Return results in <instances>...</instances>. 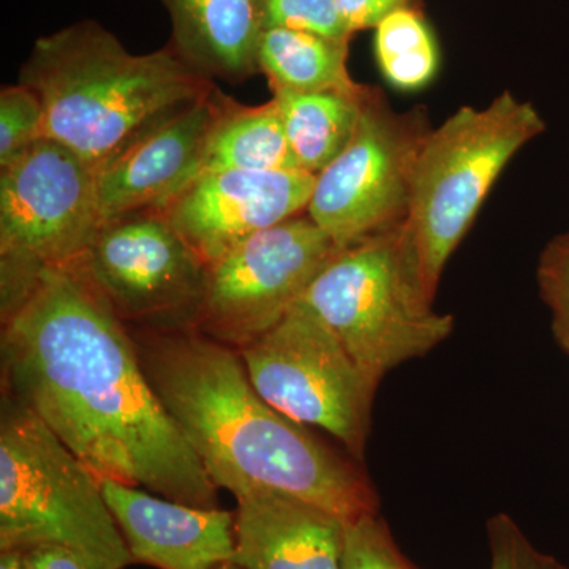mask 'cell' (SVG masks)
Segmentation results:
<instances>
[{
  "label": "cell",
  "mask_w": 569,
  "mask_h": 569,
  "mask_svg": "<svg viewBox=\"0 0 569 569\" xmlns=\"http://www.w3.org/2000/svg\"><path fill=\"white\" fill-rule=\"evenodd\" d=\"M247 377L266 402L302 426L320 427L365 459L378 385L306 301L241 348Z\"/></svg>",
  "instance_id": "cell-7"
},
{
  "label": "cell",
  "mask_w": 569,
  "mask_h": 569,
  "mask_svg": "<svg viewBox=\"0 0 569 569\" xmlns=\"http://www.w3.org/2000/svg\"><path fill=\"white\" fill-rule=\"evenodd\" d=\"M257 7L263 31L291 29L346 41L353 36L336 0H257Z\"/></svg>",
  "instance_id": "cell-22"
},
{
  "label": "cell",
  "mask_w": 569,
  "mask_h": 569,
  "mask_svg": "<svg viewBox=\"0 0 569 569\" xmlns=\"http://www.w3.org/2000/svg\"><path fill=\"white\" fill-rule=\"evenodd\" d=\"M343 569H418L397 548L387 522L378 515L347 523Z\"/></svg>",
  "instance_id": "cell-23"
},
{
  "label": "cell",
  "mask_w": 569,
  "mask_h": 569,
  "mask_svg": "<svg viewBox=\"0 0 569 569\" xmlns=\"http://www.w3.org/2000/svg\"><path fill=\"white\" fill-rule=\"evenodd\" d=\"M58 546L92 569L133 563L100 479L20 400L0 407V550Z\"/></svg>",
  "instance_id": "cell-4"
},
{
  "label": "cell",
  "mask_w": 569,
  "mask_h": 569,
  "mask_svg": "<svg viewBox=\"0 0 569 569\" xmlns=\"http://www.w3.org/2000/svg\"><path fill=\"white\" fill-rule=\"evenodd\" d=\"M47 138L40 97L28 86H3L0 91V170Z\"/></svg>",
  "instance_id": "cell-21"
},
{
  "label": "cell",
  "mask_w": 569,
  "mask_h": 569,
  "mask_svg": "<svg viewBox=\"0 0 569 569\" xmlns=\"http://www.w3.org/2000/svg\"><path fill=\"white\" fill-rule=\"evenodd\" d=\"M129 331L153 392L217 489L234 498L274 490L346 522L378 515L361 468L266 402L238 350L194 329Z\"/></svg>",
  "instance_id": "cell-2"
},
{
  "label": "cell",
  "mask_w": 569,
  "mask_h": 569,
  "mask_svg": "<svg viewBox=\"0 0 569 569\" xmlns=\"http://www.w3.org/2000/svg\"><path fill=\"white\" fill-rule=\"evenodd\" d=\"M100 228L93 167L61 142L0 170V263L74 271Z\"/></svg>",
  "instance_id": "cell-11"
},
{
  "label": "cell",
  "mask_w": 569,
  "mask_h": 569,
  "mask_svg": "<svg viewBox=\"0 0 569 569\" xmlns=\"http://www.w3.org/2000/svg\"><path fill=\"white\" fill-rule=\"evenodd\" d=\"M376 52L381 73L397 89L415 91L436 77V39L417 10L403 7L378 24Z\"/></svg>",
  "instance_id": "cell-20"
},
{
  "label": "cell",
  "mask_w": 569,
  "mask_h": 569,
  "mask_svg": "<svg viewBox=\"0 0 569 569\" xmlns=\"http://www.w3.org/2000/svg\"><path fill=\"white\" fill-rule=\"evenodd\" d=\"M223 99L216 88L160 116L93 167L102 224L127 213L163 208L189 186Z\"/></svg>",
  "instance_id": "cell-13"
},
{
  "label": "cell",
  "mask_w": 569,
  "mask_h": 569,
  "mask_svg": "<svg viewBox=\"0 0 569 569\" xmlns=\"http://www.w3.org/2000/svg\"><path fill=\"white\" fill-rule=\"evenodd\" d=\"M100 485L133 563L219 569L233 561L234 512L190 507L111 479Z\"/></svg>",
  "instance_id": "cell-14"
},
{
  "label": "cell",
  "mask_w": 569,
  "mask_h": 569,
  "mask_svg": "<svg viewBox=\"0 0 569 569\" xmlns=\"http://www.w3.org/2000/svg\"><path fill=\"white\" fill-rule=\"evenodd\" d=\"M372 91L370 88L359 93L271 89L291 151L302 170L318 176L346 151Z\"/></svg>",
  "instance_id": "cell-18"
},
{
  "label": "cell",
  "mask_w": 569,
  "mask_h": 569,
  "mask_svg": "<svg viewBox=\"0 0 569 569\" xmlns=\"http://www.w3.org/2000/svg\"><path fill=\"white\" fill-rule=\"evenodd\" d=\"M31 560L33 569H92L69 549L58 546L31 549Z\"/></svg>",
  "instance_id": "cell-27"
},
{
  "label": "cell",
  "mask_w": 569,
  "mask_h": 569,
  "mask_svg": "<svg viewBox=\"0 0 569 569\" xmlns=\"http://www.w3.org/2000/svg\"><path fill=\"white\" fill-rule=\"evenodd\" d=\"M0 569H33L31 550H0Z\"/></svg>",
  "instance_id": "cell-28"
},
{
  "label": "cell",
  "mask_w": 569,
  "mask_h": 569,
  "mask_svg": "<svg viewBox=\"0 0 569 569\" xmlns=\"http://www.w3.org/2000/svg\"><path fill=\"white\" fill-rule=\"evenodd\" d=\"M302 301L377 383L455 331V317L433 309L406 222L340 249Z\"/></svg>",
  "instance_id": "cell-5"
},
{
  "label": "cell",
  "mask_w": 569,
  "mask_h": 569,
  "mask_svg": "<svg viewBox=\"0 0 569 569\" xmlns=\"http://www.w3.org/2000/svg\"><path fill=\"white\" fill-rule=\"evenodd\" d=\"M545 129L537 108L507 91L481 110L459 108L427 133L415 164L406 227L433 299L449 258L498 176Z\"/></svg>",
  "instance_id": "cell-6"
},
{
  "label": "cell",
  "mask_w": 569,
  "mask_h": 569,
  "mask_svg": "<svg viewBox=\"0 0 569 569\" xmlns=\"http://www.w3.org/2000/svg\"><path fill=\"white\" fill-rule=\"evenodd\" d=\"M228 170L305 171L291 151L274 99L244 107L224 96L193 179Z\"/></svg>",
  "instance_id": "cell-17"
},
{
  "label": "cell",
  "mask_w": 569,
  "mask_h": 569,
  "mask_svg": "<svg viewBox=\"0 0 569 569\" xmlns=\"http://www.w3.org/2000/svg\"><path fill=\"white\" fill-rule=\"evenodd\" d=\"M316 181L307 171H217L193 179L157 211L209 266L306 212Z\"/></svg>",
  "instance_id": "cell-12"
},
{
  "label": "cell",
  "mask_w": 569,
  "mask_h": 569,
  "mask_svg": "<svg viewBox=\"0 0 569 569\" xmlns=\"http://www.w3.org/2000/svg\"><path fill=\"white\" fill-rule=\"evenodd\" d=\"M350 41L328 39L291 29H266L258 43V70L271 89L291 92L339 91L359 93L348 71Z\"/></svg>",
  "instance_id": "cell-19"
},
{
  "label": "cell",
  "mask_w": 569,
  "mask_h": 569,
  "mask_svg": "<svg viewBox=\"0 0 569 569\" xmlns=\"http://www.w3.org/2000/svg\"><path fill=\"white\" fill-rule=\"evenodd\" d=\"M340 247L309 216L247 239L208 266L194 331L241 350L302 301Z\"/></svg>",
  "instance_id": "cell-10"
},
{
  "label": "cell",
  "mask_w": 569,
  "mask_h": 569,
  "mask_svg": "<svg viewBox=\"0 0 569 569\" xmlns=\"http://www.w3.org/2000/svg\"><path fill=\"white\" fill-rule=\"evenodd\" d=\"M490 569H569L556 557L542 553L507 515L489 519Z\"/></svg>",
  "instance_id": "cell-25"
},
{
  "label": "cell",
  "mask_w": 569,
  "mask_h": 569,
  "mask_svg": "<svg viewBox=\"0 0 569 569\" xmlns=\"http://www.w3.org/2000/svg\"><path fill=\"white\" fill-rule=\"evenodd\" d=\"M74 272L129 329L197 328L208 264L157 209L102 224Z\"/></svg>",
  "instance_id": "cell-8"
},
{
  "label": "cell",
  "mask_w": 569,
  "mask_h": 569,
  "mask_svg": "<svg viewBox=\"0 0 569 569\" xmlns=\"http://www.w3.org/2000/svg\"><path fill=\"white\" fill-rule=\"evenodd\" d=\"M3 391L97 478L198 508L216 485L142 370L129 328L84 280L39 268L2 302Z\"/></svg>",
  "instance_id": "cell-1"
},
{
  "label": "cell",
  "mask_w": 569,
  "mask_h": 569,
  "mask_svg": "<svg viewBox=\"0 0 569 569\" xmlns=\"http://www.w3.org/2000/svg\"><path fill=\"white\" fill-rule=\"evenodd\" d=\"M170 14L179 56L204 77L249 80L258 70L261 26L257 0H159Z\"/></svg>",
  "instance_id": "cell-16"
},
{
  "label": "cell",
  "mask_w": 569,
  "mask_h": 569,
  "mask_svg": "<svg viewBox=\"0 0 569 569\" xmlns=\"http://www.w3.org/2000/svg\"><path fill=\"white\" fill-rule=\"evenodd\" d=\"M429 132L422 112L399 114L372 91L353 140L317 176L307 216L340 249L406 222Z\"/></svg>",
  "instance_id": "cell-9"
},
{
  "label": "cell",
  "mask_w": 569,
  "mask_h": 569,
  "mask_svg": "<svg viewBox=\"0 0 569 569\" xmlns=\"http://www.w3.org/2000/svg\"><path fill=\"white\" fill-rule=\"evenodd\" d=\"M239 569H343L346 520L287 493L252 490L236 497Z\"/></svg>",
  "instance_id": "cell-15"
},
{
  "label": "cell",
  "mask_w": 569,
  "mask_h": 569,
  "mask_svg": "<svg viewBox=\"0 0 569 569\" xmlns=\"http://www.w3.org/2000/svg\"><path fill=\"white\" fill-rule=\"evenodd\" d=\"M219 569H239V568L236 567V565H233V563H227V565H223V567H220Z\"/></svg>",
  "instance_id": "cell-29"
},
{
  "label": "cell",
  "mask_w": 569,
  "mask_h": 569,
  "mask_svg": "<svg viewBox=\"0 0 569 569\" xmlns=\"http://www.w3.org/2000/svg\"><path fill=\"white\" fill-rule=\"evenodd\" d=\"M336 3L351 33L377 29L389 14L407 7V0H336Z\"/></svg>",
  "instance_id": "cell-26"
},
{
  "label": "cell",
  "mask_w": 569,
  "mask_h": 569,
  "mask_svg": "<svg viewBox=\"0 0 569 569\" xmlns=\"http://www.w3.org/2000/svg\"><path fill=\"white\" fill-rule=\"evenodd\" d=\"M538 284L552 316V332L569 356V233L552 239L539 257Z\"/></svg>",
  "instance_id": "cell-24"
},
{
  "label": "cell",
  "mask_w": 569,
  "mask_h": 569,
  "mask_svg": "<svg viewBox=\"0 0 569 569\" xmlns=\"http://www.w3.org/2000/svg\"><path fill=\"white\" fill-rule=\"evenodd\" d=\"M18 82L40 97L47 138L92 167L160 116L216 89L170 44L133 54L92 20L37 39Z\"/></svg>",
  "instance_id": "cell-3"
}]
</instances>
